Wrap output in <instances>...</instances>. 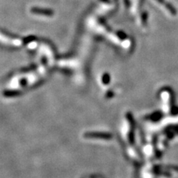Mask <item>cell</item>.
I'll return each mask as SVG.
<instances>
[{
  "instance_id": "obj_1",
  "label": "cell",
  "mask_w": 178,
  "mask_h": 178,
  "mask_svg": "<svg viewBox=\"0 0 178 178\" xmlns=\"http://www.w3.org/2000/svg\"><path fill=\"white\" fill-rule=\"evenodd\" d=\"M157 1L158 2L160 3V4L164 5L165 8H167V10H168L172 15H176V14H177V10H176V9L174 8L172 5L169 4V3L165 2V0H157Z\"/></svg>"
},
{
  "instance_id": "obj_2",
  "label": "cell",
  "mask_w": 178,
  "mask_h": 178,
  "mask_svg": "<svg viewBox=\"0 0 178 178\" xmlns=\"http://www.w3.org/2000/svg\"><path fill=\"white\" fill-rule=\"evenodd\" d=\"M34 11H35V13L37 14H45V15H49V10H41V9H38V8H35L34 10Z\"/></svg>"
}]
</instances>
